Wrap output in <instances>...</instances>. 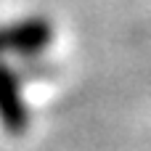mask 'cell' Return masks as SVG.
Listing matches in <instances>:
<instances>
[{"instance_id":"1","label":"cell","mask_w":151,"mask_h":151,"mask_svg":"<svg viewBox=\"0 0 151 151\" xmlns=\"http://www.w3.org/2000/svg\"><path fill=\"white\" fill-rule=\"evenodd\" d=\"M53 45V24L45 16H21L0 24V56L24 64L45 58Z\"/></svg>"},{"instance_id":"2","label":"cell","mask_w":151,"mask_h":151,"mask_svg":"<svg viewBox=\"0 0 151 151\" xmlns=\"http://www.w3.org/2000/svg\"><path fill=\"white\" fill-rule=\"evenodd\" d=\"M24 80L27 74L0 56V125L11 135H21L29 130V106L24 101Z\"/></svg>"}]
</instances>
